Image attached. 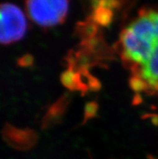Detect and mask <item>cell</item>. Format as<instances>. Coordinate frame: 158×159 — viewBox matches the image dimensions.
<instances>
[{"mask_svg": "<svg viewBox=\"0 0 158 159\" xmlns=\"http://www.w3.org/2000/svg\"><path fill=\"white\" fill-rule=\"evenodd\" d=\"M120 47L123 61L134 75L133 87L158 91V10H140L123 29Z\"/></svg>", "mask_w": 158, "mask_h": 159, "instance_id": "1", "label": "cell"}, {"mask_svg": "<svg viewBox=\"0 0 158 159\" xmlns=\"http://www.w3.org/2000/svg\"><path fill=\"white\" fill-rule=\"evenodd\" d=\"M29 18L42 28H52L64 22L69 0H25Z\"/></svg>", "mask_w": 158, "mask_h": 159, "instance_id": "2", "label": "cell"}, {"mask_svg": "<svg viewBox=\"0 0 158 159\" xmlns=\"http://www.w3.org/2000/svg\"><path fill=\"white\" fill-rule=\"evenodd\" d=\"M28 28L26 17L20 7L3 2L1 5L0 40L3 44L19 41L23 38Z\"/></svg>", "mask_w": 158, "mask_h": 159, "instance_id": "3", "label": "cell"}]
</instances>
